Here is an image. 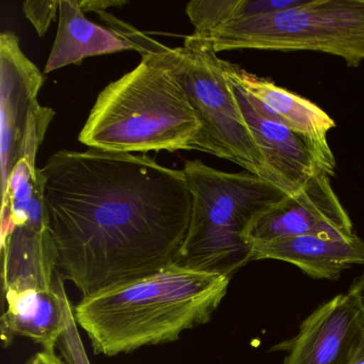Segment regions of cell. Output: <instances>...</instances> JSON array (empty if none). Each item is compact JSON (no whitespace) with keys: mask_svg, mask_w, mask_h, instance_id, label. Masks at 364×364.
<instances>
[{"mask_svg":"<svg viewBox=\"0 0 364 364\" xmlns=\"http://www.w3.org/2000/svg\"><path fill=\"white\" fill-rule=\"evenodd\" d=\"M41 173L57 269L82 298L173 263L193 208L183 170L88 149L59 151Z\"/></svg>","mask_w":364,"mask_h":364,"instance_id":"1","label":"cell"},{"mask_svg":"<svg viewBox=\"0 0 364 364\" xmlns=\"http://www.w3.org/2000/svg\"><path fill=\"white\" fill-rule=\"evenodd\" d=\"M231 278L172 263L144 278L82 298L76 323L97 355L114 357L165 344L212 318Z\"/></svg>","mask_w":364,"mask_h":364,"instance_id":"2","label":"cell"},{"mask_svg":"<svg viewBox=\"0 0 364 364\" xmlns=\"http://www.w3.org/2000/svg\"><path fill=\"white\" fill-rule=\"evenodd\" d=\"M97 97L80 141L120 153L193 150L202 127L171 72L150 53Z\"/></svg>","mask_w":364,"mask_h":364,"instance_id":"3","label":"cell"},{"mask_svg":"<svg viewBox=\"0 0 364 364\" xmlns=\"http://www.w3.org/2000/svg\"><path fill=\"white\" fill-rule=\"evenodd\" d=\"M100 16L134 50L152 54L178 80L201 123L193 150L227 159L272 183L232 88L230 63L217 56L210 40L193 33L185 39L183 48H170L107 12Z\"/></svg>","mask_w":364,"mask_h":364,"instance_id":"4","label":"cell"},{"mask_svg":"<svg viewBox=\"0 0 364 364\" xmlns=\"http://www.w3.org/2000/svg\"><path fill=\"white\" fill-rule=\"evenodd\" d=\"M183 171L193 208L186 237L173 263L232 278L253 261L249 230L287 195L250 172L220 171L200 159L185 161Z\"/></svg>","mask_w":364,"mask_h":364,"instance_id":"5","label":"cell"},{"mask_svg":"<svg viewBox=\"0 0 364 364\" xmlns=\"http://www.w3.org/2000/svg\"><path fill=\"white\" fill-rule=\"evenodd\" d=\"M215 52L259 50L325 53L348 68L364 63V0H306L284 11L232 16L203 36Z\"/></svg>","mask_w":364,"mask_h":364,"instance_id":"6","label":"cell"},{"mask_svg":"<svg viewBox=\"0 0 364 364\" xmlns=\"http://www.w3.org/2000/svg\"><path fill=\"white\" fill-rule=\"evenodd\" d=\"M302 235L350 238L355 235L350 217L325 173L313 176L297 193L287 196L259 217L249 230L251 245Z\"/></svg>","mask_w":364,"mask_h":364,"instance_id":"7","label":"cell"},{"mask_svg":"<svg viewBox=\"0 0 364 364\" xmlns=\"http://www.w3.org/2000/svg\"><path fill=\"white\" fill-rule=\"evenodd\" d=\"M231 85L245 121L263 154L272 184L287 196H293L316 174L334 176L336 159L329 144L313 141L280 123L259 116L242 93Z\"/></svg>","mask_w":364,"mask_h":364,"instance_id":"8","label":"cell"},{"mask_svg":"<svg viewBox=\"0 0 364 364\" xmlns=\"http://www.w3.org/2000/svg\"><path fill=\"white\" fill-rule=\"evenodd\" d=\"M363 336V310L347 291L318 306L297 336L272 350L289 351L283 364H351Z\"/></svg>","mask_w":364,"mask_h":364,"instance_id":"9","label":"cell"},{"mask_svg":"<svg viewBox=\"0 0 364 364\" xmlns=\"http://www.w3.org/2000/svg\"><path fill=\"white\" fill-rule=\"evenodd\" d=\"M43 73L21 50L20 40L14 33L0 37V154L1 188L5 193L31 114L36 109L38 93L43 86Z\"/></svg>","mask_w":364,"mask_h":364,"instance_id":"10","label":"cell"},{"mask_svg":"<svg viewBox=\"0 0 364 364\" xmlns=\"http://www.w3.org/2000/svg\"><path fill=\"white\" fill-rule=\"evenodd\" d=\"M228 75L259 116L280 123L313 141L329 144L328 134L336 127V122L321 107L238 65L229 63Z\"/></svg>","mask_w":364,"mask_h":364,"instance_id":"11","label":"cell"},{"mask_svg":"<svg viewBox=\"0 0 364 364\" xmlns=\"http://www.w3.org/2000/svg\"><path fill=\"white\" fill-rule=\"evenodd\" d=\"M60 278L57 272L56 285L52 289L5 291L8 309L0 319V336L6 347L16 336H24L41 344L44 350L55 353L71 310Z\"/></svg>","mask_w":364,"mask_h":364,"instance_id":"12","label":"cell"},{"mask_svg":"<svg viewBox=\"0 0 364 364\" xmlns=\"http://www.w3.org/2000/svg\"><path fill=\"white\" fill-rule=\"evenodd\" d=\"M253 261L277 259L293 264L314 279H338L345 269L364 264V242L350 238L302 235L253 245Z\"/></svg>","mask_w":364,"mask_h":364,"instance_id":"13","label":"cell"},{"mask_svg":"<svg viewBox=\"0 0 364 364\" xmlns=\"http://www.w3.org/2000/svg\"><path fill=\"white\" fill-rule=\"evenodd\" d=\"M0 248L4 291L55 289L58 255L50 229L18 225Z\"/></svg>","mask_w":364,"mask_h":364,"instance_id":"14","label":"cell"},{"mask_svg":"<svg viewBox=\"0 0 364 364\" xmlns=\"http://www.w3.org/2000/svg\"><path fill=\"white\" fill-rule=\"evenodd\" d=\"M127 50H134L129 42L86 18L78 0H60L58 31L44 73L78 65L88 57Z\"/></svg>","mask_w":364,"mask_h":364,"instance_id":"15","label":"cell"},{"mask_svg":"<svg viewBox=\"0 0 364 364\" xmlns=\"http://www.w3.org/2000/svg\"><path fill=\"white\" fill-rule=\"evenodd\" d=\"M14 223L48 230V220L44 200V178L41 169L28 159L16 163L3 193L1 227Z\"/></svg>","mask_w":364,"mask_h":364,"instance_id":"16","label":"cell"},{"mask_svg":"<svg viewBox=\"0 0 364 364\" xmlns=\"http://www.w3.org/2000/svg\"><path fill=\"white\" fill-rule=\"evenodd\" d=\"M240 0H193L186 14L195 26V33L206 36L229 20L237 9Z\"/></svg>","mask_w":364,"mask_h":364,"instance_id":"17","label":"cell"},{"mask_svg":"<svg viewBox=\"0 0 364 364\" xmlns=\"http://www.w3.org/2000/svg\"><path fill=\"white\" fill-rule=\"evenodd\" d=\"M57 10H59V1L53 0H28L23 4L25 16L31 21L40 37L46 36L50 23L56 18Z\"/></svg>","mask_w":364,"mask_h":364,"instance_id":"18","label":"cell"},{"mask_svg":"<svg viewBox=\"0 0 364 364\" xmlns=\"http://www.w3.org/2000/svg\"><path fill=\"white\" fill-rule=\"evenodd\" d=\"M306 1V0H240L233 16H264L299 7Z\"/></svg>","mask_w":364,"mask_h":364,"instance_id":"19","label":"cell"},{"mask_svg":"<svg viewBox=\"0 0 364 364\" xmlns=\"http://www.w3.org/2000/svg\"><path fill=\"white\" fill-rule=\"evenodd\" d=\"M76 319L72 311L68 312L65 328L63 336L59 341H63L65 346L63 353L70 364H89L88 358L82 348V342L80 340L77 330H76Z\"/></svg>","mask_w":364,"mask_h":364,"instance_id":"20","label":"cell"},{"mask_svg":"<svg viewBox=\"0 0 364 364\" xmlns=\"http://www.w3.org/2000/svg\"><path fill=\"white\" fill-rule=\"evenodd\" d=\"M80 8L84 12H106L112 7H122L127 1H107V0H78Z\"/></svg>","mask_w":364,"mask_h":364,"instance_id":"21","label":"cell"},{"mask_svg":"<svg viewBox=\"0 0 364 364\" xmlns=\"http://www.w3.org/2000/svg\"><path fill=\"white\" fill-rule=\"evenodd\" d=\"M26 364H63L61 360L55 355V353H48V351H41L36 353L31 358Z\"/></svg>","mask_w":364,"mask_h":364,"instance_id":"22","label":"cell"},{"mask_svg":"<svg viewBox=\"0 0 364 364\" xmlns=\"http://www.w3.org/2000/svg\"><path fill=\"white\" fill-rule=\"evenodd\" d=\"M348 293L357 298L358 302L364 312V272L353 280V284L349 287Z\"/></svg>","mask_w":364,"mask_h":364,"instance_id":"23","label":"cell"},{"mask_svg":"<svg viewBox=\"0 0 364 364\" xmlns=\"http://www.w3.org/2000/svg\"><path fill=\"white\" fill-rule=\"evenodd\" d=\"M351 364H364V336L361 343H360L359 348H358L357 353H355Z\"/></svg>","mask_w":364,"mask_h":364,"instance_id":"24","label":"cell"}]
</instances>
